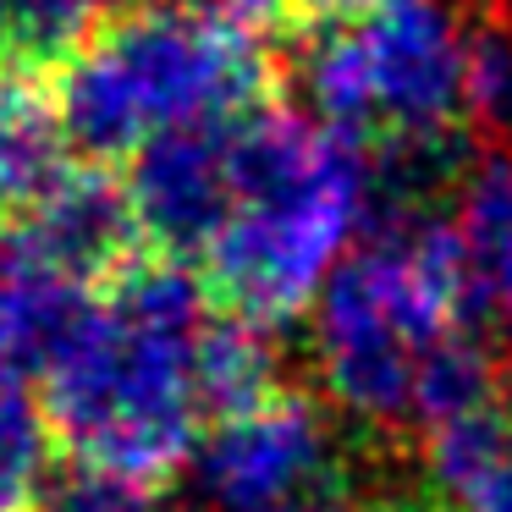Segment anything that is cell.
Wrapping results in <instances>:
<instances>
[{"mask_svg":"<svg viewBox=\"0 0 512 512\" xmlns=\"http://www.w3.org/2000/svg\"><path fill=\"white\" fill-rule=\"evenodd\" d=\"M193 386H199V408L215 419L281 397L287 386H281V353L270 342V325L232 309L210 314V325L199 331V353H193Z\"/></svg>","mask_w":512,"mask_h":512,"instance_id":"8fae6325","label":"cell"},{"mask_svg":"<svg viewBox=\"0 0 512 512\" xmlns=\"http://www.w3.org/2000/svg\"><path fill=\"white\" fill-rule=\"evenodd\" d=\"M331 463L325 413L298 391L259 402L248 413L215 419L210 441H199L193 468L199 490L226 512H276L314 485Z\"/></svg>","mask_w":512,"mask_h":512,"instance_id":"52a82bcc","label":"cell"},{"mask_svg":"<svg viewBox=\"0 0 512 512\" xmlns=\"http://www.w3.org/2000/svg\"><path fill=\"white\" fill-rule=\"evenodd\" d=\"M375 6V0H292V17H309V23H331V17H353Z\"/></svg>","mask_w":512,"mask_h":512,"instance_id":"ffe728a7","label":"cell"},{"mask_svg":"<svg viewBox=\"0 0 512 512\" xmlns=\"http://www.w3.org/2000/svg\"><path fill=\"white\" fill-rule=\"evenodd\" d=\"M457 232L468 265L485 270L512 259V149H485L457 171Z\"/></svg>","mask_w":512,"mask_h":512,"instance_id":"9a60e30c","label":"cell"},{"mask_svg":"<svg viewBox=\"0 0 512 512\" xmlns=\"http://www.w3.org/2000/svg\"><path fill=\"white\" fill-rule=\"evenodd\" d=\"M215 314V292L188 259L138 254L100 281L67 342L45 364V419L72 457L105 463L144 485L177 474L199 452L193 353Z\"/></svg>","mask_w":512,"mask_h":512,"instance_id":"6da1fadb","label":"cell"},{"mask_svg":"<svg viewBox=\"0 0 512 512\" xmlns=\"http://www.w3.org/2000/svg\"><path fill=\"white\" fill-rule=\"evenodd\" d=\"M0 512H28L23 496H0Z\"/></svg>","mask_w":512,"mask_h":512,"instance_id":"44dd1931","label":"cell"},{"mask_svg":"<svg viewBox=\"0 0 512 512\" xmlns=\"http://www.w3.org/2000/svg\"><path fill=\"white\" fill-rule=\"evenodd\" d=\"M237 210L204 254V281L232 314L287 325L375 210V149L287 105H254L232 122Z\"/></svg>","mask_w":512,"mask_h":512,"instance_id":"7a4b0ae2","label":"cell"},{"mask_svg":"<svg viewBox=\"0 0 512 512\" xmlns=\"http://www.w3.org/2000/svg\"><path fill=\"white\" fill-rule=\"evenodd\" d=\"M50 419L45 402H34L28 375L0 369V496L34 501V485L45 479Z\"/></svg>","mask_w":512,"mask_h":512,"instance_id":"2e32d148","label":"cell"},{"mask_svg":"<svg viewBox=\"0 0 512 512\" xmlns=\"http://www.w3.org/2000/svg\"><path fill=\"white\" fill-rule=\"evenodd\" d=\"M100 34V0H6V67L56 78Z\"/></svg>","mask_w":512,"mask_h":512,"instance_id":"5bb4252c","label":"cell"},{"mask_svg":"<svg viewBox=\"0 0 512 512\" xmlns=\"http://www.w3.org/2000/svg\"><path fill=\"white\" fill-rule=\"evenodd\" d=\"M380 138H446L468 116V34L452 0H375L358 12Z\"/></svg>","mask_w":512,"mask_h":512,"instance_id":"5b68a950","label":"cell"},{"mask_svg":"<svg viewBox=\"0 0 512 512\" xmlns=\"http://www.w3.org/2000/svg\"><path fill=\"white\" fill-rule=\"evenodd\" d=\"M496 358L479 342L474 331L452 325L441 342H430L419 353V375H413V424L435 430V424H452L463 413L496 402Z\"/></svg>","mask_w":512,"mask_h":512,"instance_id":"4fadbf2b","label":"cell"},{"mask_svg":"<svg viewBox=\"0 0 512 512\" xmlns=\"http://www.w3.org/2000/svg\"><path fill=\"white\" fill-rule=\"evenodd\" d=\"M276 512H287V507H276Z\"/></svg>","mask_w":512,"mask_h":512,"instance_id":"cb8c5ba5","label":"cell"},{"mask_svg":"<svg viewBox=\"0 0 512 512\" xmlns=\"http://www.w3.org/2000/svg\"><path fill=\"white\" fill-rule=\"evenodd\" d=\"M67 127H61L56 94L28 72L0 78V221H23L34 204H45L78 166Z\"/></svg>","mask_w":512,"mask_h":512,"instance_id":"9c48e42d","label":"cell"},{"mask_svg":"<svg viewBox=\"0 0 512 512\" xmlns=\"http://www.w3.org/2000/svg\"><path fill=\"white\" fill-rule=\"evenodd\" d=\"M424 468L446 512H512V408L485 402L452 424H435Z\"/></svg>","mask_w":512,"mask_h":512,"instance_id":"30bf717a","label":"cell"},{"mask_svg":"<svg viewBox=\"0 0 512 512\" xmlns=\"http://www.w3.org/2000/svg\"><path fill=\"white\" fill-rule=\"evenodd\" d=\"M237 122V116H232ZM232 122H193L155 133L122 160L138 232L149 254L204 259L237 210Z\"/></svg>","mask_w":512,"mask_h":512,"instance_id":"8992f818","label":"cell"},{"mask_svg":"<svg viewBox=\"0 0 512 512\" xmlns=\"http://www.w3.org/2000/svg\"><path fill=\"white\" fill-rule=\"evenodd\" d=\"M298 83L309 94L314 116L325 127L347 138H364L375 144L380 138V116H375V89H369V67H364V45H358V28L331 17L309 34L298 56Z\"/></svg>","mask_w":512,"mask_h":512,"instance_id":"7c38bea8","label":"cell"},{"mask_svg":"<svg viewBox=\"0 0 512 512\" xmlns=\"http://www.w3.org/2000/svg\"><path fill=\"white\" fill-rule=\"evenodd\" d=\"M468 116L485 133L512 138V23L468 34Z\"/></svg>","mask_w":512,"mask_h":512,"instance_id":"ac0fdd59","label":"cell"},{"mask_svg":"<svg viewBox=\"0 0 512 512\" xmlns=\"http://www.w3.org/2000/svg\"><path fill=\"white\" fill-rule=\"evenodd\" d=\"M0 61H6V0H0Z\"/></svg>","mask_w":512,"mask_h":512,"instance_id":"7402d4cb","label":"cell"},{"mask_svg":"<svg viewBox=\"0 0 512 512\" xmlns=\"http://www.w3.org/2000/svg\"><path fill=\"white\" fill-rule=\"evenodd\" d=\"M474 320V265L457 221L430 210L375 221L314 298L325 397L358 424L413 419L419 353Z\"/></svg>","mask_w":512,"mask_h":512,"instance_id":"3957f363","label":"cell"},{"mask_svg":"<svg viewBox=\"0 0 512 512\" xmlns=\"http://www.w3.org/2000/svg\"><path fill=\"white\" fill-rule=\"evenodd\" d=\"M100 6H122V12H127V6H144V0H100Z\"/></svg>","mask_w":512,"mask_h":512,"instance_id":"603a6c76","label":"cell"},{"mask_svg":"<svg viewBox=\"0 0 512 512\" xmlns=\"http://www.w3.org/2000/svg\"><path fill=\"white\" fill-rule=\"evenodd\" d=\"M474 314L496 331V342L512 353V259L474 270Z\"/></svg>","mask_w":512,"mask_h":512,"instance_id":"d6986e66","label":"cell"},{"mask_svg":"<svg viewBox=\"0 0 512 512\" xmlns=\"http://www.w3.org/2000/svg\"><path fill=\"white\" fill-rule=\"evenodd\" d=\"M28 512H149V485L89 457H67L34 485Z\"/></svg>","mask_w":512,"mask_h":512,"instance_id":"e0dca14e","label":"cell"},{"mask_svg":"<svg viewBox=\"0 0 512 512\" xmlns=\"http://www.w3.org/2000/svg\"><path fill=\"white\" fill-rule=\"evenodd\" d=\"M6 243L78 287L111 281L127 259L144 254V232H138L122 171L100 166V160L72 166L61 188L6 232Z\"/></svg>","mask_w":512,"mask_h":512,"instance_id":"ba28073f","label":"cell"},{"mask_svg":"<svg viewBox=\"0 0 512 512\" xmlns=\"http://www.w3.org/2000/svg\"><path fill=\"white\" fill-rule=\"evenodd\" d=\"M61 127L72 149L122 166L144 138L193 122H232L270 100V61L259 39L204 6L144 0L100 23V34L56 72Z\"/></svg>","mask_w":512,"mask_h":512,"instance_id":"277c9868","label":"cell"}]
</instances>
